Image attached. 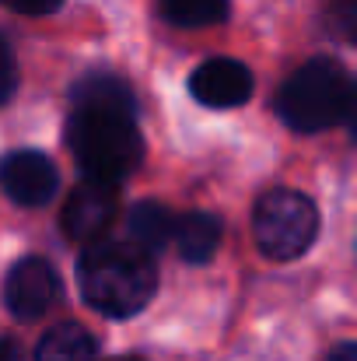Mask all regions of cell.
<instances>
[{"label":"cell","instance_id":"1","mask_svg":"<svg viewBox=\"0 0 357 361\" xmlns=\"http://www.w3.org/2000/svg\"><path fill=\"white\" fill-rule=\"evenodd\" d=\"M67 147L92 179L123 183L144 161V137L137 102L113 74H92L74 88V113L67 120Z\"/></svg>","mask_w":357,"mask_h":361},{"label":"cell","instance_id":"2","mask_svg":"<svg viewBox=\"0 0 357 361\" xmlns=\"http://www.w3.org/2000/svg\"><path fill=\"white\" fill-rule=\"evenodd\" d=\"M81 298L113 319L137 316L158 291L154 256L137 249L130 239H102L84 245L77 263Z\"/></svg>","mask_w":357,"mask_h":361},{"label":"cell","instance_id":"12","mask_svg":"<svg viewBox=\"0 0 357 361\" xmlns=\"http://www.w3.org/2000/svg\"><path fill=\"white\" fill-rule=\"evenodd\" d=\"M161 14L179 28H211L228 18V0H161Z\"/></svg>","mask_w":357,"mask_h":361},{"label":"cell","instance_id":"4","mask_svg":"<svg viewBox=\"0 0 357 361\" xmlns=\"http://www.w3.org/2000/svg\"><path fill=\"white\" fill-rule=\"evenodd\" d=\"M319 235V211L298 190H270L252 211V239L270 259H298Z\"/></svg>","mask_w":357,"mask_h":361},{"label":"cell","instance_id":"10","mask_svg":"<svg viewBox=\"0 0 357 361\" xmlns=\"http://www.w3.org/2000/svg\"><path fill=\"white\" fill-rule=\"evenodd\" d=\"M175 235V214L158 200H140L126 218V239L147 256H158Z\"/></svg>","mask_w":357,"mask_h":361},{"label":"cell","instance_id":"13","mask_svg":"<svg viewBox=\"0 0 357 361\" xmlns=\"http://www.w3.org/2000/svg\"><path fill=\"white\" fill-rule=\"evenodd\" d=\"M330 25L340 39L357 46V0H333L330 4Z\"/></svg>","mask_w":357,"mask_h":361},{"label":"cell","instance_id":"9","mask_svg":"<svg viewBox=\"0 0 357 361\" xmlns=\"http://www.w3.org/2000/svg\"><path fill=\"white\" fill-rule=\"evenodd\" d=\"M221 239H225V225L211 211H189V214L175 218V235H172V242H175V249H179V256L186 263H207V259H214Z\"/></svg>","mask_w":357,"mask_h":361},{"label":"cell","instance_id":"15","mask_svg":"<svg viewBox=\"0 0 357 361\" xmlns=\"http://www.w3.org/2000/svg\"><path fill=\"white\" fill-rule=\"evenodd\" d=\"M7 11L14 14H28V18H39V14H53L63 7V0H0Z\"/></svg>","mask_w":357,"mask_h":361},{"label":"cell","instance_id":"8","mask_svg":"<svg viewBox=\"0 0 357 361\" xmlns=\"http://www.w3.org/2000/svg\"><path fill=\"white\" fill-rule=\"evenodd\" d=\"M256 92V81H252V71L232 60V56H214V60H203L193 74H189V95L200 102V106H211V109H235L245 106Z\"/></svg>","mask_w":357,"mask_h":361},{"label":"cell","instance_id":"5","mask_svg":"<svg viewBox=\"0 0 357 361\" xmlns=\"http://www.w3.org/2000/svg\"><path fill=\"white\" fill-rule=\"evenodd\" d=\"M119 214V186L106 179H92L84 176L74 193L67 197L63 211H60V225L63 235L70 242L92 245V242L109 239V228Z\"/></svg>","mask_w":357,"mask_h":361},{"label":"cell","instance_id":"3","mask_svg":"<svg viewBox=\"0 0 357 361\" xmlns=\"http://www.w3.org/2000/svg\"><path fill=\"white\" fill-rule=\"evenodd\" d=\"M347 74L337 60L315 56L301 63L277 95V116L298 133H319L344 120Z\"/></svg>","mask_w":357,"mask_h":361},{"label":"cell","instance_id":"14","mask_svg":"<svg viewBox=\"0 0 357 361\" xmlns=\"http://www.w3.org/2000/svg\"><path fill=\"white\" fill-rule=\"evenodd\" d=\"M14 88H18V63H14L11 46L0 39V106L14 95Z\"/></svg>","mask_w":357,"mask_h":361},{"label":"cell","instance_id":"16","mask_svg":"<svg viewBox=\"0 0 357 361\" xmlns=\"http://www.w3.org/2000/svg\"><path fill=\"white\" fill-rule=\"evenodd\" d=\"M344 126L351 133V140H357V78L347 85V102H344Z\"/></svg>","mask_w":357,"mask_h":361},{"label":"cell","instance_id":"7","mask_svg":"<svg viewBox=\"0 0 357 361\" xmlns=\"http://www.w3.org/2000/svg\"><path fill=\"white\" fill-rule=\"evenodd\" d=\"M0 190L21 207H46L60 190V172L42 151H11L0 158Z\"/></svg>","mask_w":357,"mask_h":361},{"label":"cell","instance_id":"17","mask_svg":"<svg viewBox=\"0 0 357 361\" xmlns=\"http://www.w3.org/2000/svg\"><path fill=\"white\" fill-rule=\"evenodd\" d=\"M0 361H25L21 348H18V341L7 337V334H0Z\"/></svg>","mask_w":357,"mask_h":361},{"label":"cell","instance_id":"18","mask_svg":"<svg viewBox=\"0 0 357 361\" xmlns=\"http://www.w3.org/2000/svg\"><path fill=\"white\" fill-rule=\"evenodd\" d=\"M326 361H357V344H354V341L337 344V348L330 351V358H326Z\"/></svg>","mask_w":357,"mask_h":361},{"label":"cell","instance_id":"19","mask_svg":"<svg viewBox=\"0 0 357 361\" xmlns=\"http://www.w3.org/2000/svg\"><path fill=\"white\" fill-rule=\"evenodd\" d=\"M113 361H140V358H113Z\"/></svg>","mask_w":357,"mask_h":361},{"label":"cell","instance_id":"6","mask_svg":"<svg viewBox=\"0 0 357 361\" xmlns=\"http://www.w3.org/2000/svg\"><path fill=\"white\" fill-rule=\"evenodd\" d=\"M60 298V277L49 259L25 256L11 267L4 281V302L14 319H42Z\"/></svg>","mask_w":357,"mask_h":361},{"label":"cell","instance_id":"11","mask_svg":"<svg viewBox=\"0 0 357 361\" xmlns=\"http://www.w3.org/2000/svg\"><path fill=\"white\" fill-rule=\"evenodd\" d=\"M95 355H99V341L81 323L53 326L35 348V361H95Z\"/></svg>","mask_w":357,"mask_h":361}]
</instances>
